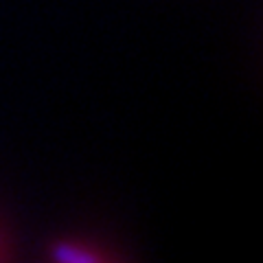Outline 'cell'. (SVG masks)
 Instances as JSON below:
<instances>
[{"label":"cell","instance_id":"1","mask_svg":"<svg viewBox=\"0 0 263 263\" xmlns=\"http://www.w3.org/2000/svg\"><path fill=\"white\" fill-rule=\"evenodd\" d=\"M55 261L57 263H99L90 250L81 248L75 243H62L55 248Z\"/></svg>","mask_w":263,"mask_h":263},{"label":"cell","instance_id":"2","mask_svg":"<svg viewBox=\"0 0 263 263\" xmlns=\"http://www.w3.org/2000/svg\"><path fill=\"white\" fill-rule=\"evenodd\" d=\"M5 259H3V241H0V263H3Z\"/></svg>","mask_w":263,"mask_h":263}]
</instances>
